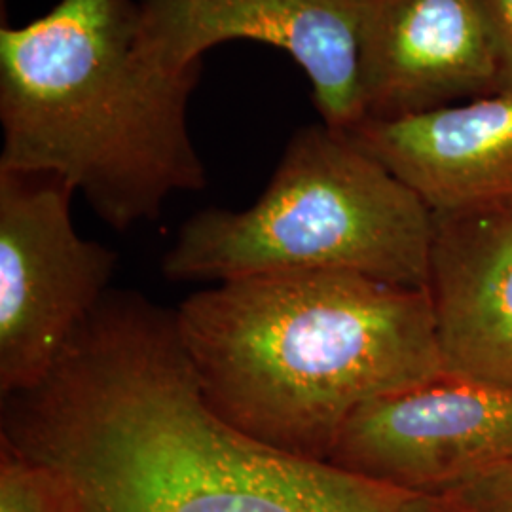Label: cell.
I'll use <instances>...</instances> for the list:
<instances>
[{
    "label": "cell",
    "mask_w": 512,
    "mask_h": 512,
    "mask_svg": "<svg viewBox=\"0 0 512 512\" xmlns=\"http://www.w3.org/2000/svg\"><path fill=\"white\" fill-rule=\"evenodd\" d=\"M0 439L61 478L69 512H459L274 450L205 403L175 313L112 291L40 384L2 397Z\"/></svg>",
    "instance_id": "cell-1"
},
{
    "label": "cell",
    "mask_w": 512,
    "mask_h": 512,
    "mask_svg": "<svg viewBox=\"0 0 512 512\" xmlns=\"http://www.w3.org/2000/svg\"><path fill=\"white\" fill-rule=\"evenodd\" d=\"M173 313L205 403L296 458L329 461L359 406L446 372L427 289L365 275L234 279Z\"/></svg>",
    "instance_id": "cell-2"
},
{
    "label": "cell",
    "mask_w": 512,
    "mask_h": 512,
    "mask_svg": "<svg viewBox=\"0 0 512 512\" xmlns=\"http://www.w3.org/2000/svg\"><path fill=\"white\" fill-rule=\"evenodd\" d=\"M203 67L167 71L139 46L137 0H57L0 29V169L46 171L118 232L207 188L188 129Z\"/></svg>",
    "instance_id": "cell-3"
},
{
    "label": "cell",
    "mask_w": 512,
    "mask_h": 512,
    "mask_svg": "<svg viewBox=\"0 0 512 512\" xmlns=\"http://www.w3.org/2000/svg\"><path fill=\"white\" fill-rule=\"evenodd\" d=\"M435 219L349 131L298 129L247 209H203L162 258L171 281L344 272L427 289Z\"/></svg>",
    "instance_id": "cell-4"
},
{
    "label": "cell",
    "mask_w": 512,
    "mask_h": 512,
    "mask_svg": "<svg viewBox=\"0 0 512 512\" xmlns=\"http://www.w3.org/2000/svg\"><path fill=\"white\" fill-rule=\"evenodd\" d=\"M76 194L46 171L0 169V393L40 384L109 293L116 253L74 228Z\"/></svg>",
    "instance_id": "cell-5"
},
{
    "label": "cell",
    "mask_w": 512,
    "mask_h": 512,
    "mask_svg": "<svg viewBox=\"0 0 512 512\" xmlns=\"http://www.w3.org/2000/svg\"><path fill=\"white\" fill-rule=\"evenodd\" d=\"M329 463L399 490L444 497L512 463V391L444 372L378 397L349 416Z\"/></svg>",
    "instance_id": "cell-6"
},
{
    "label": "cell",
    "mask_w": 512,
    "mask_h": 512,
    "mask_svg": "<svg viewBox=\"0 0 512 512\" xmlns=\"http://www.w3.org/2000/svg\"><path fill=\"white\" fill-rule=\"evenodd\" d=\"M139 46L167 71L203 67L211 48L251 40L283 50L306 74L329 128L365 120L361 38L366 0H137Z\"/></svg>",
    "instance_id": "cell-7"
},
{
    "label": "cell",
    "mask_w": 512,
    "mask_h": 512,
    "mask_svg": "<svg viewBox=\"0 0 512 512\" xmlns=\"http://www.w3.org/2000/svg\"><path fill=\"white\" fill-rule=\"evenodd\" d=\"M488 0H366L365 120H391L497 93Z\"/></svg>",
    "instance_id": "cell-8"
},
{
    "label": "cell",
    "mask_w": 512,
    "mask_h": 512,
    "mask_svg": "<svg viewBox=\"0 0 512 512\" xmlns=\"http://www.w3.org/2000/svg\"><path fill=\"white\" fill-rule=\"evenodd\" d=\"M349 133L433 215L512 205V95L363 120Z\"/></svg>",
    "instance_id": "cell-9"
},
{
    "label": "cell",
    "mask_w": 512,
    "mask_h": 512,
    "mask_svg": "<svg viewBox=\"0 0 512 512\" xmlns=\"http://www.w3.org/2000/svg\"><path fill=\"white\" fill-rule=\"evenodd\" d=\"M433 219L427 293L444 368L512 391V205Z\"/></svg>",
    "instance_id": "cell-10"
},
{
    "label": "cell",
    "mask_w": 512,
    "mask_h": 512,
    "mask_svg": "<svg viewBox=\"0 0 512 512\" xmlns=\"http://www.w3.org/2000/svg\"><path fill=\"white\" fill-rule=\"evenodd\" d=\"M0 512H69L61 478L0 439Z\"/></svg>",
    "instance_id": "cell-11"
},
{
    "label": "cell",
    "mask_w": 512,
    "mask_h": 512,
    "mask_svg": "<svg viewBox=\"0 0 512 512\" xmlns=\"http://www.w3.org/2000/svg\"><path fill=\"white\" fill-rule=\"evenodd\" d=\"M444 497L459 512H512V463L463 484Z\"/></svg>",
    "instance_id": "cell-12"
},
{
    "label": "cell",
    "mask_w": 512,
    "mask_h": 512,
    "mask_svg": "<svg viewBox=\"0 0 512 512\" xmlns=\"http://www.w3.org/2000/svg\"><path fill=\"white\" fill-rule=\"evenodd\" d=\"M497 48V93L512 95V0H488Z\"/></svg>",
    "instance_id": "cell-13"
}]
</instances>
